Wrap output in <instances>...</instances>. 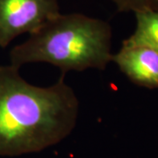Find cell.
<instances>
[{
	"mask_svg": "<svg viewBox=\"0 0 158 158\" xmlns=\"http://www.w3.org/2000/svg\"><path fill=\"white\" fill-rule=\"evenodd\" d=\"M64 77L40 87L23 78L19 68L0 66V155L38 149L73 129L79 100Z\"/></svg>",
	"mask_w": 158,
	"mask_h": 158,
	"instance_id": "cell-1",
	"label": "cell"
},
{
	"mask_svg": "<svg viewBox=\"0 0 158 158\" xmlns=\"http://www.w3.org/2000/svg\"><path fill=\"white\" fill-rule=\"evenodd\" d=\"M112 28L105 20L82 13H60L29 34L10 52L11 65L46 62L62 74L88 69H106L112 62Z\"/></svg>",
	"mask_w": 158,
	"mask_h": 158,
	"instance_id": "cell-2",
	"label": "cell"
},
{
	"mask_svg": "<svg viewBox=\"0 0 158 158\" xmlns=\"http://www.w3.org/2000/svg\"><path fill=\"white\" fill-rule=\"evenodd\" d=\"M60 13L58 0H0V47L34 34Z\"/></svg>",
	"mask_w": 158,
	"mask_h": 158,
	"instance_id": "cell-3",
	"label": "cell"
},
{
	"mask_svg": "<svg viewBox=\"0 0 158 158\" xmlns=\"http://www.w3.org/2000/svg\"><path fill=\"white\" fill-rule=\"evenodd\" d=\"M112 62L134 84L158 89V51L147 47L122 46Z\"/></svg>",
	"mask_w": 158,
	"mask_h": 158,
	"instance_id": "cell-4",
	"label": "cell"
},
{
	"mask_svg": "<svg viewBox=\"0 0 158 158\" xmlns=\"http://www.w3.org/2000/svg\"><path fill=\"white\" fill-rule=\"evenodd\" d=\"M136 27L133 34L123 40L126 47H147L158 51V11L135 13Z\"/></svg>",
	"mask_w": 158,
	"mask_h": 158,
	"instance_id": "cell-5",
	"label": "cell"
},
{
	"mask_svg": "<svg viewBox=\"0 0 158 158\" xmlns=\"http://www.w3.org/2000/svg\"><path fill=\"white\" fill-rule=\"evenodd\" d=\"M120 12L158 11V0H111Z\"/></svg>",
	"mask_w": 158,
	"mask_h": 158,
	"instance_id": "cell-6",
	"label": "cell"
}]
</instances>
